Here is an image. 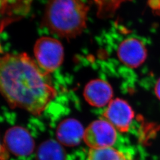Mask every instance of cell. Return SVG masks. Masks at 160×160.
<instances>
[{
	"label": "cell",
	"mask_w": 160,
	"mask_h": 160,
	"mask_svg": "<svg viewBox=\"0 0 160 160\" xmlns=\"http://www.w3.org/2000/svg\"><path fill=\"white\" fill-rule=\"evenodd\" d=\"M84 96L92 106L102 108L108 105L112 100L113 90L108 82L99 79L94 80L86 85Z\"/></svg>",
	"instance_id": "ba28073f"
},
{
	"label": "cell",
	"mask_w": 160,
	"mask_h": 160,
	"mask_svg": "<svg viewBox=\"0 0 160 160\" xmlns=\"http://www.w3.org/2000/svg\"><path fill=\"white\" fill-rule=\"evenodd\" d=\"M38 158L39 160H64V152L57 142L47 141L39 147Z\"/></svg>",
	"instance_id": "30bf717a"
},
{
	"label": "cell",
	"mask_w": 160,
	"mask_h": 160,
	"mask_svg": "<svg viewBox=\"0 0 160 160\" xmlns=\"http://www.w3.org/2000/svg\"><path fill=\"white\" fill-rule=\"evenodd\" d=\"M127 160H131V159H130V158H129V157H128V159H127Z\"/></svg>",
	"instance_id": "2e32d148"
},
{
	"label": "cell",
	"mask_w": 160,
	"mask_h": 160,
	"mask_svg": "<svg viewBox=\"0 0 160 160\" xmlns=\"http://www.w3.org/2000/svg\"><path fill=\"white\" fill-rule=\"evenodd\" d=\"M9 152L4 145L2 144L0 139V160H7L9 158Z\"/></svg>",
	"instance_id": "4fadbf2b"
},
{
	"label": "cell",
	"mask_w": 160,
	"mask_h": 160,
	"mask_svg": "<svg viewBox=\"0 0 160 160\" xmlns=\"http://www.w3.org/2000/svg\"><path fill=\"white\" fill-rule=\"evenodd\" d=\"M97 6V16L101 18L113 16L120 5L131 0H93Z\"/></svg>",
	"instance_id": "7c38bea8"
},
{
	"label": "cell",
	"mask_w": 160,
	"mask_h": 160,
	"mask_svg": "<svg viewBox=\"0 0 160 160\" xmlns=\"http://www.w3.org/2000/svg\"><path fill=\"white\" fill-rule=\"evenodd\" d=\"M85 130L78 120L69 119L63 121L58 126L57 131L60 143L68 147L75 146L84 138Z\"/></svg>",
	"instance_id": "9c48e42d"
},
{
	"label": "cell",
	"mask_w": 160,
	"mask_h": 160,
	"mask_svg": "<svg viewBox=\"0 0 160 160\" xmlns=\"http://www.w3.org/2000/svg\"><path fill=\"white\" fill-rule=\"evenodd\" d=\"M155 93L160 100V78L157 81L155 86Z\"/></svg>",
	"instance_id": "9a60e30c"
},
{
	"label": "cell",
	"mask_w": 160,
	"mask_h": 160,
	"mask_svg": "<svg viewBox=\"0 0 160 160\" xmlns=\"http://www.w3.org/2000/svg\"><path fill=\"white\" fill-rule=\"evenodd\" d=\"M1 52V48H0V52Z\"/></svg>",
	"instance_id": "e0dca14e"
},
{
	"label": "cell",
	"mask_w": 160,
	"mask_h": 160,
	"mask_svg": "<svg viewBox=\"0 0 160 160\" xmlns=\"http://www.w3.org/2000/svg\"><path fill=\"white\" fill-rule=\"evenodd\" d=\"M0 94L12 108L39 116L55 98L49 74L26 53L0 58Z\"/></svg>",
	"instance_id": "6da1fadb"
},
{
	"label": "cell",
	"mask_w": 160,
	"mask_h": 160,
	"mask_svg": "<svg viewBox=\"0 0 160 160\" xmlns=\"http://www.w3.org/2000/svg\"><path fill=\"white\" fill-rule=\"evenodd\" d=\"M88 12V7L82 0H49L43 25L58 36L75 38L86 28Z\"/></svg>",
	"instance_id": "7a4b0ae2"
},
{
	"label": "cell",
	"mask_w": 160,
	"mask_h": 160,
	"mask_svg": "<svg viewBox=\"0 0 160 160\" xmlns=\"http://www.w3.org/2000/svg\"><path fill=\"white\" fill-rule=\"evenodd\" d=\"M150 7L156 12H160V0H149Z\"/></svg>",
	"instance_id": "5bb4252c"
},
{
	"label": "cell",
	"mask_w": 160,
	"mask_h": 160,
	"mask_svg": "<svg viewBox=\"0 0 160 160\" xmlns=\"http://www.w3.org/2000/svg\"><path fill=\"white\" fill-rule=\"evenodd\" d=\"M104 119L121 132L128 131L134 118V112L126 101L116 98L112 100L103 113Z\"/></svg>",
	"instance_id": "5b68a950"
},
{
	"label": "cell",
	"mask_w": 160,
	"mask_h": 160,
	"mask_svg": "<svg viewBox=\"0 0 160 160\" xmlns=\"http://www.w3.org/2000/svg\"><path fill=\"white\" fill-rule=\"evenodd\" d=\"M34 53L38 65L48 74L57 69L63 62V46L52 38L42 37L37 40Z\"/></svg>",
	"instance_id": "3957f363"
},
{
	"label": "cell",
	"mask_w": 160,
	"mask_h": 160,
	"mask_svg": "<svg viewBox=\"0 0 160 160\" xmlns=\"http://www.w3.org/2000/svg\"><path fill=\"white\" fill-rule=\"evenodd\" d=\"M118 56L120 61L127 67L136 68L145 62L147 51L141 40L129 38L120 43L118 50Z\"/></svg>",
	"instance_id": "52a82bcc"
},
{
	"label": "cell",
	"mask_w": 160,
	"mask_h": 160,
	"mask_svg": "<svg viewBox=\"0 0 160 160\" xmlns=\"http://www.w3.org/2000/svg\"><path fill=\"white\" fill-rule=\"evenodd\" d=\"M4 145L8 151L18 156H27L34 149L33 139L26 129L20 126H14L6 132Z\"/></svg>",
	"instance_id": "8992f818"
},
{
	"label": "cell",
	"mask_w": 160,
	"mask_h": 160,
	"mask_svg": "<svg viewBox=\"0 0 160 160\" xmlns=\"http://www.w3.org/2000/svg\"><path fill=\"white\" fill-rule=\"evenodd\" d=\"M128 157L113 147L91 149L87 160H127Z\"/></svg>",
	"instance_id": "8fae6325"
},
{
	"label": "cell",
	"mask_w": 160,
	"mask_h": 160,
	"mask_svg": "<svg viewBox=\"0 0 160 160\" xmlns=\"http://www.w3.org/2000/svg\"><path fill=\"white\" fill-rule=\"evenodd\" d=\"M117 139V131L105 119L95 120L87 128L83 139L91 149L112 147Z\"/></svg>",
	"instance_id": "277c9868"
}]
</instances>
